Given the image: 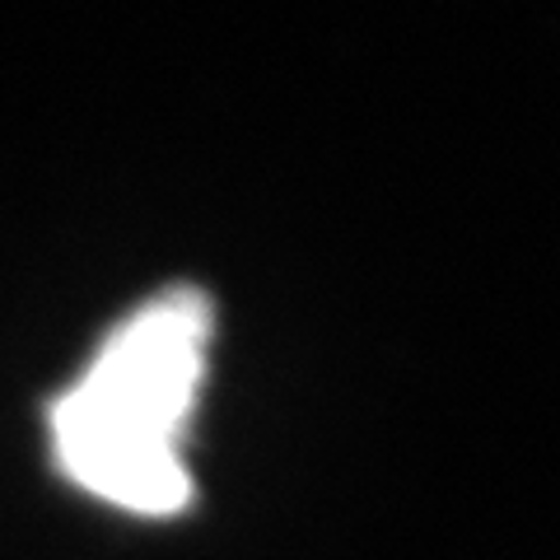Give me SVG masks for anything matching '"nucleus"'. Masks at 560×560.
Returning <instances> with one entry per match:
<instances>
[{
	"label": "nucleus",
	"instance_id": "1",
	"mask_svg": "<svg viewBox=\"0 0 560 560\" xmlns=\"http://www.w3.org/2000/svg\"><path fill=\"white\" fill-rule=\"evenodd\" d=\"M215 313L201 290H164L127 313L51 401V453L70 486L140 518L191 504L183 440L206 383Z\"/></svg>",
	"mask_w": 560,
	"mask_h": 560
}]
</instances>
